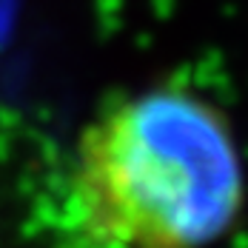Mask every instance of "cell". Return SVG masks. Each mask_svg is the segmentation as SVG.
<instances>
[{
    "label": "cell",
    "instance_id": "cell-1",
    "mask_svg": "<svg viewBox=\"0 0 248 248\" xmlns=\"http://www.w3.org/2000/svg\"><path fill=\"white\" fill-rule=\"evenodd\" d=\"M248 169L223 106L157 83L100 106L66 174V225L86 248H214L240 225Z\"/></svg>",
    "mask_w": 248,
    "mask_h": 248
}]
</instances>
